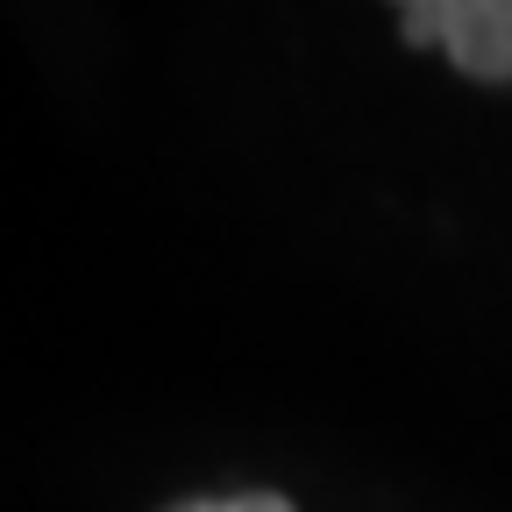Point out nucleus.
<instances>
[{"instance_id":"obj_1","label":"nucleus","mask_w":512,"mask_h":512,"mask_svg":"<svg viewBox=\"0 0 512 512\" xmlns=\"http://www.w3.org/2000/svg\"><path fill=\"white\" fill-rule=\"evenodd\" d=\"M413 43H441L470 79L505 86L512 79V0H434V8H406Z\"/></svg>"},{"instance_id":"obj_2","label":"nucleus","mask_w":512,"mask_h":512,"mask_svg":"<svg viewBox=\"0 0 512 512\" xmlns=\"http://www.w3.org/2000/svg\"><path fill=\"white\" fill-rule=\"evenodd\" d=\"M171 512H292V505L271 498V491H249V498H192V505H171Z\"/></svg>"}]
</instances>
